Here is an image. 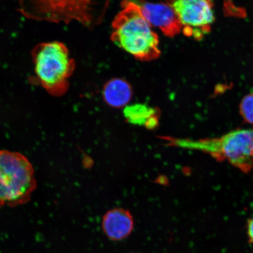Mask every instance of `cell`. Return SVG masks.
<instances>
[{
    "mask_svg": "<svg viewBox=\"0 0 253 253\" xmlns=\"http://www.w3.org/2000/svg\"><path fill=\"white\" fill-rule=\"evenodd\" d=\"M113 21V42L141 61L159 58V39L135 1H124Z\"/></svg>",
    "mask_w": 253,
    "mask_h": 253,
    "instance_id": "1",
    "label": "cell"
},
{
    "mask_svg": "<svg viewBox=\"0 0 253 253\" xmlns=\"http://www.w3.org/2000/svg\"><path fill=\"white\" fill-rule=\"evenodd\" d=\"M167 140L170 145L204 152L220 162L227 161L244 173L253 169V126L236 129L218 138L192 141L167 138Z\"/></svg>",
    "mask_w": 253,
    "mask_h": 253,
    "instance_id": "2",
    "label": "cell"
},
{
    "mask_svg": "<svg viewBox=\"0 0 253 253\" xmlns=\"http://www.w3.org/2000/svg\"><path fill=\"white\" fill-rule=\"evenodd\" d=\"M36 188L29 160L17 152L0 150V208L27 203Z\"/></svg>",
    "mask_w": 253,
    "mask_h": 253,
    "instance_id": "3",
    "label": "cell"
},
{
    "mask_svg": "<svg viewBox=\"0 0 253 253\" xmlns=\"http://www.w3.org/2000/svg\"><path fill=\"white\" fill-rule=\"evenodd\" d=\"M35 72L42 87L53 96L65 94L75 64L64 44L57 42L41 43L33 53Z\"/></svg>",
    "mask_w": 253,
    "mask_h": 253,
    "instance_id": "4",
    "label": "cell"
},
{
    "mask_svg": "<svg viewBox=\"0 0 253 253\" xmlns=\"http://www.w3.org/2000/svg\"><path fill=\"white\" fill-rule=\"evenodd\" d=\"M20 11L27 17L52 22L77 20L87 27L99 24L105 8L90 1H23Z\"/></svg>",
    "mask_w": 253,
    "mask_h": 253,
    "instance_id": "5",
    "label": "cell"
},
{
    "mask_svg": "<svg viewBox=\"0 0 253 253\" xmlns=\"http://www.w3.org/2000/svg\"><path fill=\"white\" fill-rule=\"evenodd\" d=\"M176 12L185 36L198 40L211 30L214 21L213 4L205 0L169 2Z\"/></svg>",
    "mask_w": 253,
    "mask_h": 253,
    "instance_id": "6",
    "label": "cell"
},
{
    "mask_svg": "<svg viewBox=\"0 0 253 253\" xmlns=\"http://www.w3.org/2000/svg\"><path fill=\"white\" fill-rule=\"evenodd\" d=\"M135 2L148 23L160 29L167 37H175L182 31V25L178 15L169 2Z\"/></svg>",
    "mask_w": 253,
    "mask_h": 253,
    "instance_id": "7",
    "label": "cell"
},
{
    "mask_svg": "<svg viewBox=\"0 0 253 253\" xmlns=\"http://www.w3.org/2000/svg\"><path fill=\"white\" fill-rule=\"evenodd\" d=\"M134 222L130 211L123 208L110 210L104 215L103 230L113 241L124 240L130 235L133 230Z\"/></svg>",
    "mask_w": 253,
    "mask_h": 253,
    "instance_id": "8",
    "label": "cell"
},
{
    "mask_svg": "<svg viewBox=\"0 0 253 253\" xmlns=\"http://www.w3.org/2000/svg\"><path fill=\"white\" fill-rule=\"evenodd\" d=\"M104 101L114 108H122L130 101L132 90L124 79L116 78L107 82L103 91Z\"/></svg>",
    "mask_w": 253,
    "mask_h": 253,
    "instance_id": "9",
    "label": "cell"
},
{
    "mask_svg": "<svg viewBox=\"0 0 253 253\" xmlns=\"http://www.w3.org/2000/svg\"><path fill=\"white\" fill-rule=\"evenodd\" d=\"M158 113L157 109L144 104H134L126 107L124 115L127 121L132 124L144 125L151 129L158 123Z\"/></svg>",
    "mask_w": 253,
    "mask_h": 253,
    "instance_id": "10",
    "label": "cell"
},
{
    "mask_svg": "<svg viewBox=\"0 0 253 253\" xmlns=\"http://www.w3.org/2000/svg\"><path fill=\"white\" fill-rule=\"evenodd\" d=\"M239 110L244 121L253 125V91L243 98Z\"/></svg>",
    "mask_w": 253,
    "mask_h": 253,
    "instance_id": "11",
    "label": "cell"
},
{
    "mask_svg": "<svg viewBox=\"0 0 253 253\" xmlns=\"http://www.w3.org/2000/svg\"><path fill=\"white\" fill-rule=\"evenodd\" d=\"M247 232H248L249 242L253 245V216L248 221Z\"/></svg>",
    "mask_w": 253,
    "mask_h": 253,
    "instance_id": "12",
    "label": "cell"
},
{
    "mask_svg": "<svg viewBox=\"0 0 253 253\" xmlns=\"http://www.w3.org/2000/svg\"></svg>",
    "mask_w": 253,
    "mask_h": 253,
    "instance_id": "13",
    "label": "cell"
}]
</instances>
